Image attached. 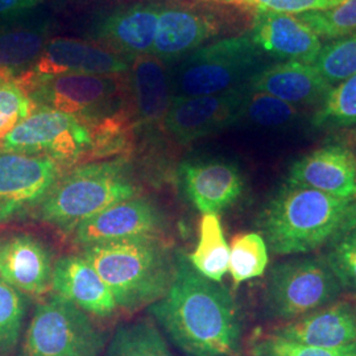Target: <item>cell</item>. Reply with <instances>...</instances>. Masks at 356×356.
Here are the masks:
<instances>
[{
    "label": "cell",
    "instance_id": "6da1fadb",
    "mask_svg": "<svg viewBox=\"0 0 356 356\" xmlns=\"http://www.w3.org/2000/svg\"><path fill=\"white\" fill-rule=\"evenodd\" d=\"M147 312L185 356H242L244 325L232 294L198 273L181 251L168 292Z\"/></svg>",
    "mask_w": 356,
    "mask_h": 356
},
{
    "label": "cell",
    "instance_id": "7a4b0ae2",
    "mask_svg": "<svg viewBox=\"0 0 356 356\" xmlns=\"http://www.w3.org/2000/svg\"><path fill=\"white\" fill-rule=\"evenodd\" d=\"M114 296L118 309L134 314L168 292L176 270V252L163 238H135L82 247Z\"/></svg>",
    "mask_w": 356,
    "mask_h": 356
},
{
    "label": "cell",
    "instance_id": "3957f363",
    "mask_svg": "<svg viewBox=\"0 0 356 356\" xmlns=\"http://www.w3.org/2000/svg\"><path fill=\"white\" fill-rule=\"evenodd\" d=\"M355 204L285 181L264 204L257 226L275 254H310L329 243Z\"/></svg>",
    "mask_w": 356,
    "mask_h": 356
},
{
    "label": "cell",
    "instance_id": "277c9868",
    "mask_svg": "<svg viewBox=\"0 0 356 356\" xmlns=\"http://www.w3.org/2000/svg\"><path fill=\"white\" fill-rule=\"evenodd\" d=\"M139 195L132 165L123 157L66 170L33 210L36 219L65 235L110 206Z\"/></svg>",
    "mask_w": 356,
    "mask_h": 356
},
{
    "label": "cell",
    "instance_id": "5b68a950",
    "mask_svg": "<svg viewBox=\"0 0 356 356\" xmlns=\"http://www.w3.org/2000/svg\"><path fill=\"white\" fill-rule=\"evenodd\" d=\"M170 72L172 98L218 95L239 89L263 69V53L250 35L204 44Z\"/></svg>",
    "mask_w": 356,
    "mask_h": 356
},
{
    "label": "cell",
    "instance_id": "8992f818",
    "mask_svg": "<svg viewBox=\"0 0 356 356\" xmlns=\"http://www.w3.org/2000/svg\"><path fill=\"white\" fill-rule=\"evenodd\" d=\"M38 106H48L74 115L94 131L124 123L127 74L91 76H17Z\"/></svg>",
    "mask_w": 356,
    "mask_h": 356
},
{
    "label": "cell",
    "instance_id": "52a82bcc",
    "mask_svg": "<svg viewBox=\"0 0 356 356\" xmlns=\"http://www.w3.org/2000/svg\"><path fill=\"white\" fill-rule=\"evenodd\" d=\"M110 334L94 317L51 293L33 307L13 356H102Z\"/></svg>",
    "mask_w": 356,
    "mask_h": 356
},
{
    "label": "cell",
    "instance_id": "ba28073f",
    "mask_svg": "<svg viewBox=\"0 0 356 356\" xmlns=\"http://www.w3.org/2000/svg\"><path fill=\"white\" fill-rule=\"evenodd\" d=\"M342 289L323 257H294L270 268L263 306L269 318L289 322L334 302Z\"/></svg>",
    "mask_w": 356,
    "mask_h": 356
},
{
    "label": "cell",
    "instance_id": "9c48e42d",
    "mask_svg": "<svg viewBox=\"0 0 356 356\" xmlns=\"http://www.w3.org/2000/svg\"><path fill=\"white\" fill-rule=\"evenodd\" d=\"M95 151L94 128L48 106H38L0 144V152L44 156L69 166Z\"/></svg>",
    "mask_w": 356,
    "mask_h": 356
},
{
    "label": "cell",
    "instance_id": "30bf717a",
    "mask_svg": "<svg viewBox=\"0 0 356 356\" xmlns=\"http://www.w3.org/2000/svg\"><path fill=\"white\" fill-rule=\"evenodd\" d=\"M67 168L44 156L0 152V225L33 213Z\"/></svg>",
    "mask_w": 356,
    "mask_h": 356
},
{
    "label": "cell",
    "instance_id": "8fae6325",
    "mask_svg": "<svg viewBox=\"0 0 356 356\" xmlns=\"http://www.w3.org/2000/svg\"><path fill=\"white\" fill-rule=\"evenodd\" d=\"M168 227L163 209L138 195L113 204L76 227L72 236L79 248L135 238H163Z\"/></svg>",
    "mask_w": 356,
    "mask_h": 356
},
{
    "label": "cell",
    "instance_id": "7c38bea8",
    "mask_svg": "<svg viewBox=\"0 0 356 356\" xmlns=\"http://www.w3.org/2000/svg\"><path fill=\"white\" fill-rule=\"evenodd\" d=\"M160 6L157 1H136L99 13L90 26V38L128 63L151 54Z\"/></svg>",
    "mask_w": 356,
    "mask_h": 356
},
{
    "label": "cell",
    "instance_id": "4fadbf2b",
    "mask_svg": "<svg viewBox=\"0 0 356 356\" xmlns=\"http://www.w3.org/2000/svg\"><path fill=\"white\" fill-rule=\"evenodd\" d=\"M245 92L247 85L218 95L172 98L164 128L182 145L218 134L241 120Z\"/></svg>",
    "mask_w": 356,
    "mask_h": 356
},
{
    "label": "cell",
    "instance_id": "5bb4252c",
    "mask_svg": "<svg viewBox=\"0 0 356 356\" xmlns=\"http://www.w3.org/2000/svg\"><path fill=\"white\" fill-rule=\"evenodd\" d=\"M177 178L184 194L202 216L227 210L244 191L239 166L225 159H186L178 165Z\"/></svg>",
    "mask_w": 356,
    "mask_h": 356
},
{
    "label": "cell",
    "instance_id": "9a60e30c",
    "mask_svg": "<svg viewBox=\"0 0 356 356\" xmlns=\"http://www.w3.org/2000/svg\"><path fill=\"white\" fill-rule=\"evenodd\" d=\"M128 70V61L92 41L53 38L47 42L36 64L24 74L31 76L61 74L123 76L127 74Z\"/></svg>",
    "mask_w": 356,
    "mask_h": 356
},
{
    "label": "cell",
    "instance_id": "2e32d148",
    "mask_svg": "<svg viewBox=\"0 0 356 356\" xmlns=\"http://www.w3.org/2000/svg\"><path fill=\"white\" fill-rule=\"evenodd\" d=\"M213 13L182 4L161 3L151 54L166 65L175 63L220 33Z\"/></svg>",
    "mask_w": 356,
    "mask_h": 356
},
{
    "label": "cell",
    "instance_id": "e0dca14e",
    "mask_svg": "<svg viewBox=\"0 0 356 356\" xmlns=\"http://www.w3.org/2000/svg\"><path fill=\"white\" fill-rule=\"evenodd\" d=\"M285 181L332 197L356 200V154L343 144L321 147L296 160Z\"/></svg>",
    "mask_w": 356,
    "mask_h": 356
},
{
    "label": "cell",
    "instance_id": "ac0fdd59",
    "mask_svg": "<svg viewBox=\"0 0 356 356\" xmlns=\"http://www.w3.org/2000/svg\"><path fill=\"white\" fill-rule=\"evenodd\" d=\"M54 263L51 247L35 235L22 232L1 243L0 279L26 296L51 291Z\"/></svg>",
    "mask_w": 356,
    "mask_h": 356
},
{
    "label": "cell",
    "instance_id": "d6986e66",
    "mask_svg": "<svg viewBox=\"0 0 356 356\" xmlns=\"http://www.w3.org/2000/svg\"><path fill=\"white\" fill-rule=\"evenodd\" d=\"M51 293L95 319H111L119 310L106 282L81 254H66L54 263Z\"/></svg>",
    "mask_w": 356,
    "mask_h": 356
},
{
    "label": "cell",
    "instance_id": "ffe728a7",
    "mask_svg": "<svg viewBox=\"0 0 356 356\" xmlns=\"http://www.w3.org/2000/svg\"><path fill=\"white\" fill-rule=\"evenodd\" d=\"M250 38L261 53L282 61L314 64L322 42L296 15L256 13Z\"/></svg>",
    "mask_w": 356,
    "mask_h": 356
},
{
    "label": "cell",
    "instance_id": "44dd1931",
    "mask_svg": "<svg viewBox=\"0 0 356 356\" xmlns=\"http://www.w3.org/2000/svg\"><path fill=\"white\" fill-rule=\"evenodd\" d=\"M281 339L322 348L356 343V307L331 302L300 318L279 325L269 332Z\"/></svg>",
    "mask_w": 356,
    "mask_h": 356
},
{
    "label": "cell",
    "instance_id": "7402d4cb",
    "mask_svg": "<svg viewBox=\"0 0 356 356\" xmlns=\"http://www.w3.org/2000/svg\"><path fill=\"white\" fill-rule=\"evenodd\" d=\"M247 88L276 97L298 108L319 106L332 89L314 65L298 61L264 66L248 81Z\"/></svg>",
    "mask_w": 356,
    "mask_h": 356
},
{
    "label": "cell",
    "instance_id": "603a6c76",
    "mask_svg": "<svg viewBox=\"0 0 356 356\" xmlns=\"http://www.w3.org/2000/svg\"><path fill=\"white\" fill-rule=\"evenodd\" d=\"M131 63L127 90L135 114L145 124L163 122L172 102L170 72L165 63L152 54L136 57Z\"/></svg>",
    "mask_w": 356,
    "mask_h": 356
},
{
    "label": "cell",
    "instance_id": "cb8c5ba5",
    "mask_svg": "<svg viewBox=\"0 0 356 356\" xmlns=\"http://www.w3.org/2000/svg\"><path fill=\"white\" fill-rule=\"evenodd\" d=\"M47 20L0 22V69L20 76L32 69L49 41Z\"/></svg>",
    "mask_w": 356,
    "mask_h": 356
},
{
    "label": "cell",
    "instance_id": "d4e9b609",
    "mask_svg": "<svg viewBox=\"0 0 356 356\" xmlns=\"http://www.w3.org/2000/svg\"><path fill=\"white\" fill-rule=\"evenodd\" d=\"M102 356H176L159 326L149 319L120 322L110 334Z\"/></svg>",
    "mask_w": 356,
    "mask_h": 356
},
{
    "label": "cell",
    "instance_id": "484cf974",
    "mask_svg": "<svg viewBox=\"0 0 356 356\" xmlns=\"http://www.w3.org/2000/svg\"><path fill=\"white\" fill-rule=\"evenodd\" d=\"M193 268L209 280L220 282L229 270V247L218 214H204L200 223V239L188 254Z\"/></svg>",
    "mask_w": 356,
    "mask_h": 356
},
{
    "label": "cell",
    "instance_id": "4316f807",
    "mask_svg": "<svg viewBox=\"0 0 356 356\" xmlns=\"http://www.w3.org/2000/svg\"><path fill=\"white\" fill-rule=\"evenodd\" d=\"M325 247L323 259L342 288L356 294V204Z\"/></svg>",
    "mask_w": 356,
    "mask_h": 356
},
{
    "label": "cell",
    "instance_id": "83f0119b",
    "mask_svg": "<svg viewBox=\"0 0 356 356\" xmlns=\"http://www.w3.org/2000/svg\"><path fill=\"white\" fill-rule=\"evenodd\" d=\"M268 245L257 232L236 235L229 247V270L235 285L264 275L268 267Z\"/></svg>",
    "mask_w": 356,
    "mask_h": 356
},
{
    "label": "cell",
    "instance_id": "f1b7e54d",
    "mask_svg": "<svg viewBox=\"0 0 356 356\" xmlns=\"http://www.w3.org/2000/svg\"><path fill=\"white\" fill-rule=\"evenodd\" d=\"M300 118L301 113L298 107L266 92L247 88L241 119H245L256 127L282 129L293 126Z\"/></svg>",
    "mask_w": 356,
    "mask_h": 356
},
{
    "label": "cell",
    "instance_id": "f546056e",
    "mask_svg": "<svg viewBox=\"0 0 356 356\" xmlns=\"http://www.w3.org/2000/svg\"><path fill=\"white\" fill-rule=\"evenodd\" d=\"M29 300L0 279V356H13L26 330Z\"/></svg>",
    "mask_w": 356,
    "mask_h": 356
},
{
    "label": "cell",
    "instance_id": "4dcf8cb0",
    "mask_svg": "<svg viewBox=\"0 0 356 356\" xmlns=\"http://www.w3.org/2000/svg\"><path fill=\"white\" fill-rule=\"evenodd\" d=\"M312 126L316 129L356 126V74L332 86L313 115Z\"/></svg>",
    "mask_w": 356,
    "mask_h": 356
},
{
    "label": "cell",
    "instance_id": "1f68e13d",
    "mask_svg": "<svg viewBox=\"0 0 356 356\" xmlns=\"http://www.w3.org/2000/svg\"><path fill=\"white\" fill-rule=\"evenodd\" d=\"M36 108L38 104L19 78L0 69V144L13 128Z\"/></svg>",
    "mask_w": 356,
    "mask_h": 356
},
{
    "label": "cell",
    "instance_id": "d6a6232c",
    "mask_svg": "<svg viewBox=\"0 0 356 356\" xmlns=\"http://www.w3.org/2000/svg\"><path fill=\"white\" fill-rule=\"evenodd\" d=\"M313 65L331 86L356 74V33L325 44Z\"/></svg>",
    "mask_w": 356,
    "mask_h": 356
},
{
    "label": "cell",
    "instance_id": "836d02e7",
    "mask_svg": "<svg viewBox=\"0 0 356 356\" xmlns=\"http://www.w3.org/2000/svg\"><path fill=\"white\" fill-rule=\"evenodd\" d=\"M319 38L334 40L356 33V0H346L327 11L296 15Z\"/></svg>",
    "mask_w": 356,
    "mask_h": 356
},
{
    "label": "cell",
    "instance_id": "e575fe53",
    "mask_svg": "<svg viewBox=\"0 0 356 356\" xmlns=\"http://www.w3.org/2000/svg\"><path fill=\"white\" fill-rule=\"evenodd\" d=\"M251 354L252 356H356V343L339 348H322L289 342L268 334L254 339Z\"/></svg>",
    "mask_w": 356,
    "mask_h": 356
},
{
    "label": "cell",
    "instance_id": "d590c367",
    "mask_svg": "<svg viewBox=\"0 0 356 356\" xmlns=\"http://www.w3.org/2000/svg\"><path fill=\"white\" fill-rule=\"evenodd\" d=\"M197 1L252 8L256 13L302 15L307 13L327 11L341 6L346 0H197Z\"/></svg>",
    "mask_w": 356,
    "mask_h": 356
},
{
    "label": "cell",
    "instance_id": "8d00e7d4",
    "mask_svg": "<svg viewBox=\"0 0 356 356\" xmlns=\"http://www.w3.org/2000/svg\"><path fill=\"white\" fill-rule=\"evenodd\" d=\"M45 0H0V22L26 17Z\"/></svg>",
    "mask_w": 356,
    "mask_h": 356
},
{
    "label": "cell",
    "instance_id": "74e56055",
    "mask_svg": "<svg viewBox=\"0 0 356 356\" xmlns=\"http://www.w3.org/2000/svg\"><path fill=\"white\" fill-rule=\"evenodd\" d=\"M0 248H1V242H0Z\"/></svg>",
    "mask_w": 356,
    "mask_h": 356
}]
</instances>
